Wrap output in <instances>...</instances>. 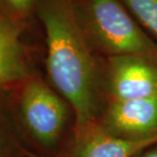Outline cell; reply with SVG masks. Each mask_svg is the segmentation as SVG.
Wrapping results in <instances>:
<instances>
[{
    "label": "cell",
    "mask_w": 157,
    "mask_h": 157,
    "mask_svg": "<svg viewBox=\"0 0 157 157\" xmlns=\"http://www.w3.org/2000/svg\"><path fill=\"white\" fill-rule=\"evenodd\" d=\"M25 25L0 12V89H10L32 75L21 41Z\"/></svg>",
    "instance_id": "cell-7"
},
{
    "label": "cell",
    "mask_w": 157,
    "mask_h": 157,
    "mask_svg": "<svg viewBox=\"0 0 157 157\" xmlns=\"http://www.w3.org/2000/svg\"><path fill=\"white\" fill-rule=\"evenodd\" d=\"M0 157H29L13 120L7 89H0Z\"/></svg>",
    "instance_id": "cell-8"
},
{
    "label": "cell",
    "mask_w": 157,
    "mask_h": 157,
    "mask_svg": "<svg viewBox=\"0 0 157 157\" xmlns=\"http://www.w3.org/2000/svg\"><path fill=\"white\" fill-rule=\"evenodd\" d=\"M106 101H133L157 95V64L138 56L108 58Z\"/></svg>",
    "instance_id": "cell-4"
},
{
    "label": "cell",
    "mask_w": 157,
    "mask_h": 157,
    "mask_svg": "<svg viewBox=\"0 0 157 157\" xmlns=\"http://www.w3.org/2000/svg\"><path fill=\"white\" fill-rule=\"evenodd\" d=\"M99 123L109 133L128 140L157 137V95L133 101H106Z\"/></svg>",
    "instance_id": "cell-5"
},
{
    "label": "cell",
    "mask_w": 157,
    "mask_h": 157,
    "mask_svg": "<svg viewBox=\"0 0 157 157\" xmlns=\"http://www.w3.org/2000/svg\"><path fill=\"white\" fill-rule=\"evenodd\" d=\"M156 144L157 137L144 140L120 138L98 121L74 132L64 157H136Z\"/></svg>",
    "instance_id": "cell-6"
},
{
    "label": "cell",
    "mask_w": 157,
    "mask_h": 157,
    "mask_svg": "<svg viewBox=\"0 0 157 157\" xmlns=\"http://www.w3.org/2000/svg\"><path fill=\"white\" fill-rule=\"evenodd\" d=\"M93 51L109 57L138 56L157 64V43L140 28L120 0H72Z\"/></svg>",
    "instance_id": "cell-3"
},
{
    "label": "cell",
    "mask_w": 157,
    "mask_h": 157,
    "mask_svg": "<svg viewBox=\"0 0 157 157\" xmlns=\"http://www.w3.org/2000/svg\"><path fill=\"white\" fill-rule=\"evenodd\" d=\"M7 91L13 120L25 147L29 145V151L41 155L64 157L75 127L69 102L33 73Z\"/></svg>",
    "instance_id": "cell-2"
},
{
    "label": "cell",
    "mask_w": 157,
    "mask_h": 157,
    "mask_svg": "<svg viewBox=\"0 0 157 157\" xmlns=\"http://www.w3.org/2000/svg\"><path fill=\"white\" fill-rule=\"evenodd\" d=\"M46 33L49 84L72 106L74 132L99 121L101 73L76 17L72 0H38Z\"/></svg>",
    "instance_id": "cell-1"
},
{
    "label": "cell",
    "mask_w": 157,
    "mask_h": 157,
    "mask_svg": "<svg viewBox=\"0 0 157 157\" xmlns=\"http://www.w3.org/2000/svg\"><path fill=\"white\" fill-rule=\"evenodd\" d=\"M38 0H0V12L16 21H25L36 11Z\"/></svg>",
    "instance_id": "cell-10"
},
{
    "label": "cell",
    "mask_w": 157,
    "mask_h": 157,
    "mask_svg": "<svg viewBox=\"0 0 157 157\" xmlns=\"http://www.w3.org/2000/svg\"><path fill=\"white\" fill-rule=\"evenodd\" d=\"M130 12L157 40V0H123Z\"/></svg>",
    "instance_id": "cell-9"
},
{
    "label": "cell",
    "mask_w": 157,
    "mask_h": 157,
    "mask_svg": "<svg viewBox=\"0 0 157 157\" xmlns=\"http://www.w3.org/2000/svg\"><path fill=\"white\" fill-rule=\"evenodd\" d=\"M136 157H157V144L147 148L145 151L141 152Z\"/></svg>",
    "instance_id": "cell-11"
},
{
    "label": "cell",
    "mask_w": 157,
    "mask_h": 157,
    "mask_svg": "<svg viewBox=\"0 0 157 157\" xmlns=\"http://www.w3.org/2000/svg\"><path fill=\"white\" fill-rule=\"evenodd\" d=\"M28 156L29 157H48V156H45V155L38 154V153H36V152L29 151V150H28Z\"/></svg>",
    "instance_id": "cell-12"
}]
</instances>
